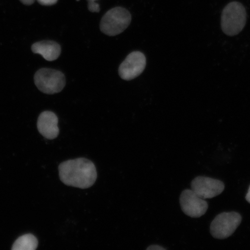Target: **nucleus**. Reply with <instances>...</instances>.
I'll list each match as a JSON object with an SVG mask.
<instances>
[{"label":"nucleus","instance_id":"f257e3e1","mask_svg":"<svg viewBox=\"0 0 250 250\" xmlns=\"http://www.w3.org/2000/svg\"><path fill=\"white\" fill-rule=\"evenodd\" d=\"M59 172L62 183L80 189L91 187L98 178L95 164L84 158L62 162L59 165Z\"/></svg>","mask_w":250,"mask_h":250},{"label":"nucleus","instance_id":"f03ea898","mask_svg":"<svg viewBox=\"0 0 250 250\" xmlns=\"http://www.w3.org/2000/svg\"><path fill=\"white\" fill-rule=\"evenodd\" d=\"M246 23V9L241 3L233 1L225 7L222 12L221 26L226 35H237L243 30Z\"/></svg>","mask_w":250,"mask_h":250},{"label":"nucleus","instance_id":"7ed1b4c3","mask_svg":"<svg viewBox=\"0 0 250 250\" xmlns=\"http://www.w3.org/2000/svg\"><path fill=\"white\" fill-rule=\"evenodd\" d=\"M132 16L123 7H117L109 9L103 16L100 29L102 33L108 36L118 35L129 26Z\"/></svg>","mask_w":250,"mask_h":250},{"label":"nucleus","instance_id":"20e7f679","mask_svg":"<svg viewBox=\"0 0 250 250\" xmlns=\"http://www.w3.org/2000/svg\"><path fill=\"white\" fill-rule=\"evenodd\" d=\"M34 79L37 88L48 95L61 92L65 85L64 74L51 68H41L34 75Z\"/></svg>","mask_w":250,"mask_h":250},{"label":"nucleus","instance_id":"39448f33","mask_svg":"<svg viewBox=\"0 0 250 250\" xmlns=\"http://www.w3.org/2000/svg\"><path fill=\"white\" fill-rule=\"evenodd\" d=\"M242 220L241 215L238 212H222L212 221L210 229L211 234L215 239H227L235 232Z\"/></svg>","mask_w":250,"mask_h":250},{"label":"nucleus","instance_id":"423d86ee","mask_svg":"<svg viewBox=\"0 0 250 250\" xmlns=\"http://www.w3.org/2000/svg\"><path fill=\"white\" fill-rule=\"evenodd\" d=\"M180 203L184 213L192 218H199L205 214L208 203L192 189L183 190L180 195Z\"/></svg>","mask_w":250,"mask_h":250},{"label":"nucleus","instance_id":"0eeeda50","mask_svg":"<svg viewBox=\"0 0 250 250\" xmlns=\"http://www.w3.org/2000/svg\"><path fill=\"white\" fill-rule=\"evenodd\" d=\"M146 63V56L142 52L134 51L130 53L119 67V75L124 80H132L142 74Z\"/></svg>","mask_w":250,"mask_h":250},{"label":"nucleus","instance_id":"6e6552de","mask_svg":"<svg viewBox=\"0 0 250 250\" xmlns=\"http://www.w3.org/2000/svg\"><path fill=\"white\" fill-rule=\"evenodd\" d=\"M223 181L211 178L199 176L191 183V189L202 199H211L220 195L224 191Z\"/></svg>","mask_w":250,"mask_h":250},{"label":"nucleus","instance_id":"1a4fd4ad","mask_svg":"<svg viewBox=\"0 0 250 250\" xmlns=\"http://www.w3.org/2000/svg\"><path fill=\"white\" fill-rule=\"evenodd\" d=\"M37 128L41 134L48 139H54L59 134L58 118L54 112L46 111L40 115Z\"/></svg>","mask_w":250,"mask_h":250},{"label":"nucleus","instance_id":"9d476101","mask_svg":"<svg viewBox=\"0 0 250 250\" xmlns=\"http://www.w3.org/2000/svg\"><path fill=\"white\" fill-rule=\"evenodd\" d=\"M34 54H40L47 61H56L61 54V47L54 41H42L31 46Z\"/></svg>","mask_w":250,"mask_h":250},{"label":"nucleus","instance_id":"9b49d317","mask_svg":"<svg viewBox=\"0 0 250 250\" xmlns=\"http://www.w3.org/2000/svg\"><path fill=\"white\" fill-rule=\"evenodd\" d=\"M38 247V240L31 234H24L16 240L12 250H35Z\"/></svg>","mask_w":250,"mask_h":250},{"label":"nucleus","instance_id":"f8f14e48","mask_svg":"<svg viewBox=\"0 0 250 250\" xmlns=\"http://www.w3.org/2000/svg\"><path fill=\"white\" fill-rule=\"evenodd\" d=\"M98 0H87V8L88 10L91 12H99L101 11L100 5L96 1Z\"/></svg>","mask_w":250,"mask_h":250},{"label":"nucleus","instance_id":"ddd939ff","mask_svg":"<svg viewBox=\"0 0 250 250\" xmlns=\"http://www.w3.org/2000/svg\"><path fill=\"white\" fill-rule=\"evenodd\" d=\"M39 4L45 6H51L57 3L58 0H37Z\"/></svg>","mask_w":250,"mask_h":250},{"label":"nucleus","instance_id":"4468645a","mask_svg":"<svg viewBox=\"0 0 250 250\" xmlns=\"http://www.w3.org/2000/svg\"><path fill=\"white\" fill-rule=\"evenodd\" d=\"M146 250H166L165 248H162V247L160 246H157V245H154V246H149V248L146 249Z\"/></svg>","mask_w":250,"mask_h":250},{"label":"nucleus","instance_id":"2eb2a0df","mask_svg":"<svg viewBox=\"0 0 250 250\" xmlns=\"http://www.w3.org/2000/svg\"><path fill=\"white\" fill-rule=\"evenodd\" d=\"M23 4L26 5H32L36 0H20Z\"/></svg>","mask_w":250,"mask_h":250},{"label":"nucleus","instance_id":"dca6fc26","mask_svg":"<svg viewBox=\"0 0 250 250\" xmlns=\"http://www.w3.org/2000/svg\"><path fill=\"white\" fill-rule=\"evenodd\" d=\"M246 199L247 201L250 203V186L249 187L248 192V193H247V195L246 196Z\"/></svg>","mask_w":250,"mask_h":250}]
</instances>
